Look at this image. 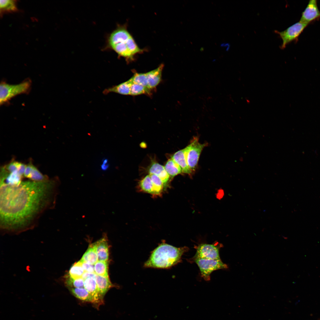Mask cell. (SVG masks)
<instances>
[{
    "label": "cell",
    "instance_id": "4316f807",
    "mask_svg": "<svg viewBox=\"0 0 320 320\" xmlns=\"http://www.w3.org/2000/svg\"><path fill=\"white\" fill-rule=\"evenodd\" d=\"M149 175L154 185L153 195H159L163 188V183L158 176L153 174H149Z\"/></svg>",
    "mask_w": 320,
    "mask_h": 320
},
{
    "label": "cell",
    "instance_id": "3957f363",
    "mask_svg": "<svg viewBox=\"0 0 320 320\" xmlns=\"http://www.w3.org/2000/svg\"><path fill=\"white\" fill-rule=\"evenodd\" d=\"M188 249L187 247H177L163 242L152 252L143 266L146 268H170L180 262L183 254Z\"/></svg>",
    "mask_w": 320,
    "mask_h": 320
},
{
    "label": "cell",
    "instance_id": "5b68a950",
    "mask_svg": "<svg viewBox=\"0 0 320 320\" xmlns=\"http://www.w3.org/2000/svg\"><path fill=\"white\" fill-rule=\"evenodd\" d=\"M308 24L300 21L289 27L284 31H279L275 30L274 32L278 34L282 40L280 48L284 49L286 46L291 42L297 40L298 38Z\"/></svg>",
    "mask_w": 320,
    "mask_h": 320
},
{
    "label": "cell",
    "instance_id": "e0dca14e",
    "mask_svg": "<svg viewBox=\"0 0 320 320\" xmlns=\"http://www.w3.org/2000/svg\"><path fill=\"white\" fill-rule=\"evenodd\" d=\"M149 172V174H153L158 176L161 179L164 185L169 180V176L164 167L158 163H153L150 167Z\"/></svg>",
    "mask_w": 320,
    "mask_h": 320
},
{
    "label": "cell",
    "instance_id": "6da1fadb",
    "mask_svg": "<svg viewBox=\"0 0 320 320\" xmlns=\"http://www.w3.org/2000/svg\"><path fill=\"white\" fill-rule=\"evenodd\" d=\"M59 183L49 179L11 184L0 180L1 230L17 233L34 228L43 214L55 206Z\"/></svg>",
    "mask_w": 320,
    "mask_h": 320
},
{
    "label": "cell",
    "instance_id": "ba28073f",
    "mask_svg": "<svg viewBox=\"0 0 320 320\" xmlns=\"http://www.w3.org/2000/svg\"><path fill=\"white\" fill-rule=\"evenodd\" d=\"M220 244H201L196 248V252L193 258L208 260H221L219 255Z\"/></svg>",
    "mask_w": 320,
    "mask_h": 320
},
{
    "label": "cell",
    "instance_id": "7a4b0ae2",
    "mask_svg": "<svg viewBox=\"0 0 320 320\" xmlns=\"http://www.w3.org/2000/svg\"><path fill=\"white\" fill-rule=\"evenodd\" d=\"M106 49L112 50L119 57L129 62L133 61L135 56L142 53L143 50L137 45L125 25H118L110 33L107 40Z\"/></svg>",
    "mask_w": 320,
    "mask_h": 320
},
{
    "label": "cell",
    "instance_id": "cb8c5ba5",
    "mask_svg": "<svg viewBox=\"0 0 320 320\" xmlns=\"http://www.w3.org/2000/svg\"><path fill=\"white\" fill-rule=\"evenodd\" d=\"M94 265L95 274L103 277H108L107 261H98Z\"/></svg>",
    "mask_w": 320,
    "mask_h": 320
},
{
    "label": "cell",
    "instance_id": "d4e9b609",
    "mask_svg": "<svg viewBox=\"0 0 320 320\" xmlns=\"http://www.w3.org/2000/svg\"><path fill=\"white\" fill-rule=\"evenodd\" d=\"M143 94L151 96L152 91L147 87L132 82L131 87L130 95L136 96Z\"/></svg>",
    "mask_w": 320,
    "mask_h": 320
},
{
    "label": "cell",
    "instance_id": "2e32d148",
    "mask_svg": "<svg viewBox=\"0 0 320 320\" xmlns=\"http://www.w3.org/2000/svg\"><path fill=\"white\" fill-rule=\"evenodd\" d=\"M95 279L99 295L103 299L104 295L112 287L108 277L98 275L95 274Z\"/></svg>",
    "mask_w": 320,
    "mask_h": 320
},
{
    "label": "cell",
    "instance_id": "603a6c76",
    "mask_svg": "<svg viewBox=\"0 0 320 320\" xmlns=\"http://www.w3.org/2000/svg\"><path fill=\"white\" fill-rule=\"evenodd\" d=\"M140 186L143 191L153 195L154 185L149 175H146L141 180Z\"/></svg>",
    "mask_w": 320,
    "mask_h": 320
},
{
    "label": "cell",
    "instance_id": "f546056e",
    "mask_svg": "<svg viewBox=\"0 0 320 320\" xmlns=\"http://www.w3.org/2000/svg\"><path fill=\"white\" fill-rule=\"evenodd\" d=\"M80 261L82 263V266L85 272L95 273L94 265L81 262L80 260Z\"/></svg>",
    "mask_w": 320,
    "mask_h": 320
},
{
    "label": "cell",
    "instance_id": "484cf974",
    "mask_svg": "<svg viewBox=\"0 0 320 320\" xmlns=\"http://www.w3.org/2000/svg\"><path fill=\"white\" fill-rule=\"evenodd\" d=\"M130 79L132 82L148 88L147 78L146 73H139L135 72L133 76Z\"/></svg>",
    "mask_w": 320,
    "mask_h": 320
},
{
    "label": "cell",
    "instance_id": "5bb4252c",
    "mask_svg": "<svg viewBox=\"0 0 320 320\" xmlns=\"http://www.w3.org/2000/svg\"><path fill=\"white\" fill-rule=\"evenodd\" d=\"M172 158L179 165L183 173L189 175L192 173V172L189 168L186 160L185 148L175 152Z\"/></svg>",
    "mask_w": 320,
    "mask_h": 320
},
{
    "label": "cell",
    "instance_id": "52a82bcc",
    "mask_svg": "<svg viewBox=\"0 0 320 320\" xmlns=\"http://www.w3.org/2000/svg\"><path fill=\"white\" fill-rule=\"evenodd\" d=\"M206 143H200L198 138L194 137L185 147L186 157L188 166L192 172L196 168L201 153Z\"/></svg>",
    "mask_w": 320,
    "mask_h": 320
},
{
    "label": "cell",
    "instance_id": "4dcf8cb0",
    "mask_svg": "<svg viewBox=\"0 0 320 320\" xmlns=\"http://www.w3.org/2000/svg\"><path fill=\"white\" fill-rule=\"evenodd\" d=\"M95 273H89L87 272H84L82 278L84 280L85 279L91 277H95Z\"/></svg>",
    "mask_w": 320,
    "mask_h": 320
},
{
    "label": "cell",
    "instance_id": "9c48e42d",
    "mask_svg": "<svg viewBox=\"0 0 320 320\" xmlns=\"http://www.w3.org/2000/svg\"><path fill=\"white\" fill-rule=\"evenodd\" d=\"M320 19V11L316 0H310L302 12L299 21L308 24Z\"/></svg>",
    "mask_w": 320,
    "mask_h": 320
},
{
    "label": "cell",
    "instance_id": "83f0119b",
    "mask_svg": "<svg viewBox=\"0 0 320 320\" xmlns=\"http://www.w3.org/2000/svg\"><path fill=\"white\" fill-rule=\"evenodd\" d=\"M66 283L68 287L84 288V280L82 278L74 279L68 276L66 280Z\"/></svg>",
    "mask_w": 320,
    "mask_h": 320
},
{
    "label": "cell",
    "instance_id": "ffe728a7",
    "mask_svg": "<svg viewBox=\"0 0 320 320\" xmlns=\"http://www.w3.org/2000/svg\"><path fill=\"white\" fill-rule=\"evenodd\" d=\"M80 260L93 265H94L98 261L96 249L93 244L89 247Z\"/></svg>",
    "mask_w": 320,
    "mask_h": 320
},
{
    "label": "cell",
    "instance_id": "d6986e66",
    "mask_svg": "<svg viewBox=\"0 0 320 320\" xmlns=\"http://www.w3.org/2000/svg\"><path fill=\"white\" fill-rule=\"evenodd\" d=\"M71 293L76 298L84 301L95 304L94 300L84 288L68 287Z\"/></svg>",
    "mask_w": 320,
    "mask_h": 320
},
{
    "label": "cell",
    "instance_id": "1f68e13d",
    "mask_svg": "<svg viewBox=\"0 0 320 320\" xmlns=\"http://www.w3.org/2000/svg\"><path fill=\"white\" fill-rule=\"evenodd\" d=\"M108 167V164L107 163V160L105 159L103 162L101 166V168L103 170H105L107 169Z\"/></svg>",
    "mask_w": 320,
    "mask_h": 320
},
{
    "label": "cell",
    "instance_id": "9a60e30c",
    "mask_svg": "<svg viewBox=\"0 0 320 320\" xmlns=\"http://www.w3.org/2000/svg\"><path fill=\"white\" fill-rule=\"evenodd\" d=\"M132 83V82L129 79L118 85L105 89L103 92L105 94L114 92L123 95H130L131 87Z\"/></svg>",
    "mask_w": 320,
    "mask_h": 320
},
{
    "label": "cell",
    "instance_id": "277c9868",
    "mask_svg": "<svg viewBox=\"0 0 320 320\" xmlns=\"http://www.w3.org/2000/svg\"><path fill=\"white\" fill-rule=\"evenodd\" d=\"M31 84V81L28 79L15 84L2 81L0 84V105H3L17 95L28 92Z\"/></svg>",
    "mask_w": 320,
    "mask_h": 320
},
{
    "label": "cell",
    "instance_id": "4fadbf2b",
    "mask_svg": "<svg viewBox=\"0 0 320 320\" xmlns=\"http://www.w3.org/2000/svg\"><path fill=\"white\" fill-rule=\"evenodd\" d=\"M23 177L35 181H42L49 179L47 176L43 175L31 163L26 165Z\"/></svg>",
    "mask_w": 320,
    "mask_h": 320
},
{
    "label": "cell",
    "instance_id": "7c38bea8",
    "mask_svg": "<svg viewBox=\"0 0 320 320\" xmlns=\"http://www.w3.org/2000/svg\"><path fill=\"white\" fill-rule=\"evenodd\" d=\"M95 277H89L84 280V287L93 297L95 304L101 303L103 299L98 292Z\"/></svg>",
    "mask_w": 320,
    "mask_h": 320
},
{
    "label": "cell",
    "instance_id": "ac0fdd59",
    "mask_svg": "<svg viewBox=\"0 0 320 320\" xmlns=\"http://www.w3.org/2000/svg\"><path fill=\"white\" fill-rule=\"evenodd\" d=\"M17 1L14 0H0V12L1 17L5 14L17 12L18 11L17 6Z\"/></svg>",
    "mask_w": 320,
    "mask_h": 320
},
{
    "label": "cell",
    "instance_id": "8992f818",
    "mask_svg": "<svg viewBox=\"0 0 320 320\" xmlns=\"http://www.w3.org/2000/svg\"><path fill=\"white\" fill-rule=\"evenodd\" d=\"M198 266L202 277L206 281L210 280V275L213 271L228 268L227 265L221 260H208L202 258H193Z\"/></svg>",
    "mask_w": 320,
    "mask_h": 320
},
{
    "label": "cell",
    "instance_id": "7402d4cb",
    "mask_svg": "<svg viewBox=\"0 0 320 320\" xmlns=\"http://www.w3.org/2000/svg\"><path fill=\"white\" fill-rule=\"evenodd\" d=\"M85 272L80 261L75 263L70 268L69 272V276L72 279H77L82 278Z\"/></svg>",
    "mask_w": 320,
    "mask_h": 320
},
{
    "label": "cell",
    "instance_id": "8fae6325",
    "mask_svg": "<svg viewBox=\"0 0 320 320\" xmlns=\"http://www.w3.org/2000/svg\"><path fill=\"white\" fill-rule=\"evenodd\" d=\"M93 244L96 249L98 261H107L109 258V248L106 235Z\"/></svg>",
    "mask_w": 320,
    "mask_h": 320
},
{
    "label": "cell",
    "instance_id": "30bf717a",
    "mask_svg": "<svg viewBox=\"0 0 320 320\" xmlns=\"http://www.w3.org/2000/svg\"><path fill=\"white\" fill-rule=\"evenodd\" d=\"M164 67V64H161L157 68L146 73L148 83V87L151 91L154 90L161 82Z\"/></svg>",
    "mask_w": 320,
    "mask_h": 320
},
{
    "label": "cell",
    "instance_id": "44dd1931",
    "mask_svg": "<svg viewBox=\"0 0 320 320\" xmlns=\"http://www.w3.org/2000/svg\"><path fill=\"white\" fill-rule=\"evenodd\" d=\"M164 167L167 173L171 177L182 172L181 167L172 158L167 161Z\"/></svg>",
    "mask_w": 320,
    "mask_h": 320
},
{
    "label": "cell",
    "instance_id": "f1b7e54d",
    "mask_svg": "<svg viewBox=\"0 0 320 320\" xmlns=\"http://www.w3.org/2000/svg\"><path fill=\"white\" fill-rule=\"evenodd\" d=\"M22 163L16 161H12L3 167L8 172L11 173L18 171Z\"/></svg>",
    "mask_w": 320,
    "mask_h": 320
}]
</instances>
